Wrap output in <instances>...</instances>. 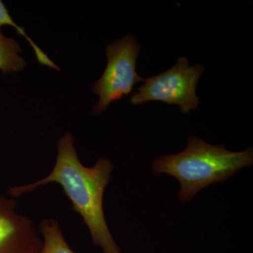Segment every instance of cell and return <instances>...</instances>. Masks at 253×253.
<instances>
[{"mask_svg":"<svg viewBox=\"0 0 253 253\" xmlns=\"http://www.w3.org/2000/svg\"><path fill=\"white\" fill-rule=\"evenodd\" d=\"M140 50V44L131 34L107 46L106 67L91 89L99 96V101L93 105L91 109L93 115L104 113L112 103L130 94L136 84L144 81V78L136 71Z\"/></svg>","mask_w":253,"mask_h":253,"instance_id":"cell-3","label":"cell"},{"mask_svg":"<svg viewBox=\"0 0 253 253\" xmlns=\"http://www.w3.org/2000/svg\"><path fill=\"white\" fill-rule=\"evenodd\" d=\"M38 229L43 241L41 253H76L70 247L59 223L54 218L43 219Z\"/></svg>","mask_w":253,"mask_h":253,"instance_id":"cell-6","label":"cell"},{"mask_svg":"<svg viewBox=\"0 0 253 253\" xmlns=\"http://www.w3.org/2000/svg\"><path fill=\"white\" fill-rule=\"evenodd\" d=\"M204 71L202 65L191 66L186 57L179 58L170 69L144 79V84L131 96V104L159 101L179 106L184 114L196 111L200 104L196 86Z\"/></svg>","mask_w":253,"mask_h":253,"instance_id":"cell-4","label":"cell"},{"mask_svg":"<svg viewBox=\"0 0 253 253\" xmlns=\"http://www.w3.org/2000/svg\"><path fill=\"white\" fill-rule=\"evenodd\" d=\"M56 163L45 177L26 184L15 186L8 194L19 198L38 188L56 183L72 204L87 227L91 241L103 253H122L116 242L105 217L104 196L111 179L114 166L108 158H99L91 167L81 163L71 132L63 134L56 144Z\"/></svg>","mask_w":253,"mask_h":253,"instance_id":"cell-1","label":"cell"},{"mask_svg":"<svg viewBox=\"0 0 253 253\" xmlns=\"http://www.w3.org/2000/svg\"><path fill=\"white\" fill-rule=\"evenodd\" d=\"M21 53L19 43L4 36L0 29V71L3 74L20 72L26 68L27 64Z\"/></svg>","mask_w":253,"mask_h":253,"instance_id":"cell-7","label":"cell"},{"mask_svg":"<svg viewBox=\"0 0 253 253\" xmlns=\"http://www.w3.org/2000/svg\"><path fill=\"white\" fill-rule=\"evenodd\" d=\"M253 165V148L231 151L224 144L212 145L190 136L184 151L155 158L152 169L156 175L168 174L179 181L177 199L186 204L211 184L224 182Z\"/></svg>","mask_w":253,"mask_h":253,"instance_id":"cell-2","label":"cell"},{"mask_svg":"<svg viewBox=\"0 0 253 253\" xmlns=\"http://www.w3.org/2000/svg\"><path fill=\"white\" fill-rule=\"evenodd\" d=\"M4 26H9L14 28L17 31L18 33L26 38V41L28 42V43L31 44V47L33 48L38 62L41 63V65L53 68V69L56 70V71H60L59 66L54 61L49 59V56L39 46L37 45L36 42L32 41L31 38L26 34L25 30L16 24L11 16H10L9 11L6 9L4 3L0 0V29Z\"/></svg>","mask_w":253,"mask_h":253,"instance_id":"cell-8","label":"cell"},{"mask_svg":"<svg viewBox=\"0 0 253 253\" xmlns=\"http://www.w3.org/2000/svg\"><path fill=\"white\" fill-rule=\"evenodd\" d=\"M43 241L27 216L16 211V201L0 195V253H41Z\"/></svg>","mask_w":253,"mask_h":253,"instance_id":"cell-5","label":"cell"}]
</instances>
